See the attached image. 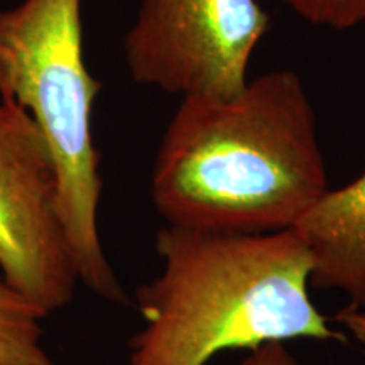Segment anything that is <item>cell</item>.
I'll return each instance as SVG.
<instances>
[{"label":"cell","instance_id":"6da1fadb","mask_svg":"<svg viewBox=\"0 0 365 365\" xmlns=\"http://www.w3.org/2000/svg\"><path fill=\"white\" fill-rule=\"evenodd\" d=\"M328 188L318 122L291 70L228 98L182 97L150 173L166 225L262 234L294 228Z\"/></svg>","mask_w":365,"mask_h":365},{"label":"cell","instance_id":"7a4b0ae2","mask_svg":"<svg viewBox=\"0 0 365 365\" xmlns=\"http://www.w3.org/2000/svg\"><path fill=\"white\" fill-rule=\"evenodd\" d=\"M163 267L135 291L144 328L127 365H208L228 350L344 340L309 298L313 259L296 228L262 234L164 225Z\"/></svg>","mask_w":365,"mask_h":365},{"label":"cell","instance_id":"3957f363","mask_svg":"<svg viewBox=\"0 0 365 365\" xmlns=\"http://www.w3.org/2000/svg\"><path fill=\"white\" fill-rule=\"evenodd\" d=\"M100 90L85 63L81 0L0 9V93L22 105L44 137L78 281L98 298L129 304L98 232L102 176L91 112Z\"/></svg>","mask_w":365,"mask_h":365},{"label":"cell","instance_id":"277c9868","mask_svg":"<svg viewBox=\"0 0 365 365\" xmlns=\"http://www.w3.org/2000/svg\"><path fill=\"white\" fill-rule=\"evenodd\" d=\"M269 27L257 0H140L125 65L135 83L180 98L234 97Z\"/></svg>","mask_w":365,"mask_h":365},{"label":"cell","instance_id":"5b68a950","mask_svg":"<svg viewBox=\"0 0 365 365\" xmlns=\"http://www.w3.org/2000/svg\"><path fill=\"white\" fill-rule=\"evenodd\" d=\"M0 276L46 317L68 307L80 282L59 217L51 154L29 112L2 93Z\"/></svg>","mask_w":365,"mask_h":365},{"label":"cell","instance_id":"8992f818","mask_svg":"<svg viewBox=\"0 0 365 365\" xmlns=\"http://www.w3.org/2000/svg\"><path fill=\"white\" fill-rule=\"evenodd\" d=\"M294 228L312 254V284L341 291L349 307L365 309V171L328 190Z\"/></svg>","mask_w":365,"mask_h":365},{"label":"cell","instance_id":"52a82bcc","mask_svg":"<svg viewBox=\"0 0 365 365\" xmlns=\"http://www.w3.org/2000/svg\"><path fill=\"white\" fill-rule=\"evenodd\" d=\"M44 318L0 276V365H54L43 344Z\"/></svg>","mask_w":365,"mask_h":365},{"label":"cell","instance_id":"ba28073f","mask_svg":"<svg viewBox=\"0 0 365 365\" xmlns=\"http://www.w3.org/2000/svg\"><path fill=\"white\" fill-rule=\"evenodd\" d=\"M309 24L335 31L365 24V0H276Z\"/></svg>","mask_w":365,"mask_h":365},{"label":"cell","instance_id":"9c48e42d","mask_svg":"<svg viewBox=\"0 0 365 365\" xmlns=\"http://www.w3.org/2000/svg\"><path fill=\"white\" fill-rule=\"evenodd\" d=\"M237 365H299L296 359L289 354L284 344L272 341L249 350V354Z\"/></svg>","mask_w":365,"mask_h":365},{"label":"cell","instance_id":"30bf717a","mask_svg":"<svg viewBox=\"0 0 365 365\" xmlns=\"http://www.w3.org/2000/svg\"><path fill=\"white\" fill-rule=\"evenodd\" d=\"M333 319L344 325L355 340L365 345V309L345 307L335 314Z\"/></svg>","mask_w":365,"mask_h":365}]
</instances>
